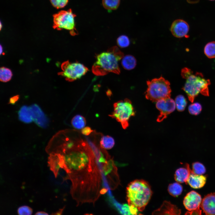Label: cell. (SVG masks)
<instances>
[{
    "label": "cell",
    "instance_id": "cell-1",
    "mask_svg": "<svg viewBox=\"0 0 215 215\" xmlns=\"http://www.w3.org/2000/svg\"><path fill=\"white\" fill-rule=\"evenodd\" d=\"M59 153L64 156L66 179L71 182L70 193L77 205L94 203L107 188L102 186V172L88 142L75 133L65 139Z\"/></svg>",
    "mask_w": 215,
    "mask_h": 215
},
{
    "label": "cell",
    "instance_id": "cell-2",
    "mask_svg": "<svg viewBox=\"0 0 215 215\" xmlns=\"http://www.w3.org/2000/svg\"><path fill=\"white\" fill-rule=\"evenodd\" d=\"M152 194L148 183L143 179H136L128 185L126 198L129 206L142 211L149 202Z\"/></svg>",
    "mask_w": 215,
    "mask_h": 215
},
{
    "label": "cell",
    "instance_id": "cell-3",
    "mask_svg": "<svg viewBox=\"0 0 215 215\" xmlns=\"http://www.w3.org/2000/svg\"><path fill=\"white\" fill-rule=\"evenodd\" d=\"M181 74L182 77L186 79L182 89L191 102H193L199 93L205 96L209 95L208 86L211 83L210 80L204 78L201 73L193 74L190 69L184 67L182 69Z\"/></svg>",
    "mask_w": 215,
    "mask_h": 215
},
{
    "label": "cell",
    "instance_id": "cell-4",
    "mask_svg": "<svg viewBox=\"0 0 215 215\" xmlns=\"http://www.w3.org/2000/svg\"><path fill=\"white\" fill-rule=\"evenodd\" d=\"M124 56L123 53L116 47L98 54L93 67V73L98 76L109 73L119 74V62Z\"/></svg>",
    "mask_w": 215,
    "mask_h": 215
},
{
    "label": "cell",
    "instance_id": "cell-5",
    "mask_svg": "<svg viewBox=\"0 0 215 215\" xmlns=\"http://www.w3.org/2000/svg\"><path fill=\"white\" fill-rule=\"evenodd\" d=\"M104 148H100L99 152L96 155L97 161L101 164L102 171L106 176L109 186L111 190L116 188L120 181L117 173V169L111 158Z\"/></svg>",
    "mask_w": 215,
    "mask_h": 215
},
{
    "label": "cell",
    "instance_id": "cell-6",
    "mask_svg": "<svg viewBox=\"0 0 215 215\" xmlns=\"http://www.w3.org/2000/svg\"><path fill=\"white\" fill-rule=\"evenodd\" d=\"M148 88L145 97L153 102L170 98L171 89L169 82L162 77L147 82Z\"/></svg>",
    "mask_w": 215,
    "mask_h": 215
},
{
    "label": "cell",
    "instance_id": "cell-7",
    "mask_svg": "<svg viewBox=\"0 0 215 215\" xmlns=\"http://www.w3.org/2000/svg\"><path fill=\"white\" fill-rule=\"evenodd\" d=\"M135 115L131 101L128 99L115 103L113 111L109 116L120 123L122 128L126 129L129 126L128 121Z\"/></svg>",
    "mask_w": 215,
    "mask_h": 215
},
{
    "label": "cell",
    "instance_id": "cell-8",
    "mask_svg": "<svg viewBox=\"0 0 215 215\" xmlns=\"http://www.w3.org/2000/svg\"><path fill=\"white\" fill-rule=\"evenodd\" d=\"M76 16L71 9L61 10L53 15V27L58 30L65 29L69 30L71 35H76L75 21Z\"/></svg>",
    "mask_w": 215,
    "mask_h": 215
},
{
    "label": "cell",
    "instance_id": "cell-9",
    "mask_svg": "<svg viewBox=\"0 0 215 215\" xmlns=\"http://www.w3.org/2000/svg\"><path fill=\"white\" fill-rule=\"evenodd\" d=\"M62 68L59 74L70 81L80 79L88 70L84 65L77 62H65L62 64Z\"/></svg>",
    "mask_w": 215,
    "mask_h": 215
},
{
    "label": "cell",
    "instance_id": "cell-10",
    "mask_svg": "<svg viewBox=\"0 0 215 215\" xmlns=\"http://www.w3.org/2000/svg\"><path fill=\"white\" fill-rule=\"evenodd\" d=\"M202 201L201 195L197 192L193 191L188 193L183 201L185 207L188 211L185 214H201L202 211L199 208Z\"/></svg>",
    "mask_w": 215,
    "mask_h": 215
},
{
    "label": "cell",
    "instance_id": "cell-11",
    "mask_svg": "<svg viewBox=\"0 0 215 215\" xmlns=\"http://www.w3.org/2000/svg\"><path fill=\"white\" fill-rule=\"evenodd\" d=\"M156 108L160 111L157 121L160 122L163 121L167 116L173 112L176 108L175 101L170 98L162 99L156 102Z\"/></svg>",
    "mask_w": 215,
    "mask_h": 215
},
{
    "label": "cell",
    "instance_id": "cell-12",
    "mask_svg": "<svg viewBox=\"0 0 215 215\" xmlns=\"http://www.w3.org/2000/svg\"><path fill=\"white\" fill-rule=\"evenodd\" d=\"M189 30V26L188 23L181 19H177L174 21L170 27V30L172 35L178 38L188 37L187 34Z\"/></svg>",
    "mask_w": 215,
    "mask_h": 215
},
{
    "label": "cell",
    "instance_id": "cell-13",
    "mask_svg": "<svg viewBox=\"0 0 215 215\" xmlns=\"http://www.w3.org/2000/svg\"><path fill=\"white\" fill-rule=\"evenodd\" d=\"M33 120L39 126L46 128L49 124V120L40 108L34 104L29 107Z\"/></svg>",
    "mask_w": 215,
    "mask_h": 215
},
{
    "label": "cell",
    "instance_id": "cell-14",
    "mask_svg": "<svg viewBox=\"0 0 215 215\" xmlns=\"http://www.w3.org/2000/svg\"><path fill=\"white\" fill-rule=\"evenodd\" d=\"M200 207L206 215H215V193L205 196L202 200Z\"/></svg>",
    "mask_w": 215,
    "mask_h": 215
},
{
    "label": "cell",
    "instance_id": "cell-15",
    "mask_svg": "<svg viewBox=\"0 0 215 215\" xmlns=\"http://www.w3.org/2000/svg\"><path fill=\"white\" fill-rule=\"evenodd\" d=\"M181 210L170 202L165 201L159 208L154 211L153 215H180Z\"/></svg>",
    "mask_w": 215,
    "mask_h": 215
},
{
    "label": "cell",
    "instance_id": "cell-16",
    "mask_svg": "<svg viewBox=\"0 0 215 215\" xmlns=\"http://www.w3.org/2000/svg\"><path fill=\"white\" fill-rule=\"evenodd\" d=\"M190 174L187 181L189 185L192 188L197 189L203 187L205 185L206 177L205 176L196 174L190 168Z\"/></svg>",
    "mask_w": 215,
    "mask_h": 215
},
{
    "label": "cell",
    "instance_id": "cell-17",
    "mask_svg": "<svg viewBox=\"0 0 215 215\" xmlns=\"http://www.w3.org/2000/svg\"><path fill=\"white\" fill-rule=\"evenodd\" d=\"M60 153L51 152L48 159V165L55 177L57 176L59 171L60 168Z\"/></svg>",
    "mask_w": 215,
    "mask_h": 215
},
{
    "label": "cell",
    "instance_id": "cell-18",
    "mask_svg": "<svg viewBox=\"0 0 215 215\" xmlns=\"http://www.w3.org/2000/svg\"><path fill=\"white\" fill-rule=\"evenodd\" d=\"M186 168H180L177 169L174 174V179L176 181L179 183L185 182L187 181L190 174L189 165L186 164Z\"/></svg>",
    "mask_w": 215,
    "mask_h": 215
},
{
    "label": "cell",
    "instance_id": "cell-19",
    "mask_svg": "<svg viewBox=\"0 0 215 215\" xmlns=\"http://www.w3.org/2000/svg\"><path fill=\"white\" fill-rule=\"evenodd\" d=\"M18 114L19 119L24 123H30L33 120L29 107L27 106L24 105L21 107Z\"/></svg>",
    "mask_w": 215,
    "mask_h": 215
},
{
    "label": "cell",
    "instance_id": "cell-20",
    "mask_svg": "<svg viewBox=\"0 0 215 215\" xmlns=\"http://www.w3.org/2000/svg\"><path fill=\"white\" fill-rule=\"evenodd\" d=\"M121 64L125 69L129 70L133 69L135 67L136 61L133 56L127 55L122 58Z\"/></svg>",
    "mask_w": 215,
    "mask_h": 215
},
{
    "label": "cell",
    "instance_id": "cell-21",
    "mask_svg": "<svg viewBox=\"0 0 215 215\" xmlns=\"http://www.w3.org/2000/svg\"><path fill=\"white\" fill-rule=\"evenodd\" d=\"M182 190V186L178 182L170 184L168 188L169 194L174 197H177L180 195Z\"/></svg>",
    "mask_w": 215,
    "mask_h": 215
},
{
    "label": "cell",
    "instance_id": "cell-22",
    "mask_svg": "<svg viewBox=\"0 0 215 215\" xmlns=\"http://www.w3.org/2000/svg\"><path fill=\"white\" fill-rule=\"evenodd\" d=\"M71 124L76 129H82L85 127L86 121L85 118L80 115H76L72 119Z\"/></svg>",
    "mask_w": 215,
    "mask_h": 215
},
{
    "label": "cell",
    "instance_id": "cell-23",
    "mask_svg": "<svg viewBox=\"0 0 215 215\" xmlns=\"http://www.w3.org/2000/svg\"><path fill=\"white\" fill-rule=\"evenodd\" d=\"M100 145L104 148L109 149L112 148L115 144L113 139L109 136H103L100 139Z\"/></svg>",
    "mask_w": 215,
    "mask_h": 215
},
{
    "label": "cell",
    "instance_id": "cell-24",
    "mask_svg": "<svg viewBox=\"0 0 215 215\" xmlns=\"http://www.w3.org/2000/svg\"><path fill=\"white\" fill-rule=\"evenodd\" d=\"M13 74L9 68L2 67L0 69V80L1 82H7L11 79Z\"/></svg>",
    "mask_w": 215,
    "mask_h": 215
},
{
    "label": "cell",
    "instance_id": "cell-25",
    "mask_svg": "<svg viewBox=\"0 0 215 215\" xmlns=\"http://www.w3.org/2000/svg\"><path fill=\"white\" fill-rule=\"evenodd\" d=\"M204 52L208 58H215V41L208 43L204 47Z\"/></svg>",
    "mask_w": 215,
    "mask_h": 215
},
{
    "label": "cell",
    "instance_id": "cell-26",
    "mask_svg": "<svg viewBox=\"0 0 215 215\" xmlns=\"http://www.w3.org/2000/svg\"><path fill=\"white\" fill-rule=\"evenodd\" d=\"M175 102L176 106L178 111H182L185 110L187 102L183 96L180 95L177 96L175 99Z\"/></svg>",
    "mask_w": 215,
    "mask_h": 215
},
{
    "label": "cell",
    "instance_id": "cell-27",
    "mask_svg": "<svg viewBox=\"0 0 215 215\" xmlns=\"http://www.w3.org/2000/svg\"><path fill=\"white\" fill-rule=\"evenodd\" d=\"M120 3V0H102L103 7L109 10L116 9L119 7Z\"/></svg>",
    "mask_w": 215,
    "mask_h": 215
},
{
    "label": "cell",
    "instance_id": "cell-28",
    "mask_svg": "<svg viewBox=\"0 0 215 215\" xmlns=\"http://www.w3.org/2000/svg\"><path fill=\"white\" fill-rule=\"evenodd\" d=\"M192 171L194 173L202 175L206 172V169L204 165L199 162H195L192 164Z\"/></svg>",
    "mask_w": 215,
    "mask_h": 215
},
{
    "label": "cell",
    "instance_id": "cell-29",
    "mask_svg": "<svg viewBox=\"0 0 215 215\" xmlns=\"http://www.w3.org/2000/svg\"><path fill=\"white\" fill-rule=\"evenodd\" d=\"M202 110V105L198 102H195L191 104L188 108V110L190 113L195 115L199 114Z\"/></svg>",
    "mask_w": 215,
    "mask_h": 215
},
{
    "label": "cell",
    "instance_id": "cell-30",
    "mask_svg": "<svg viewBox=\"0 0 215 215\" xmlns=\"http://www.w3.org/2000/svg\"><path fill=\"white\" fill-rule=\"evenodd\" d=\"M117 45L121 48H125L128 46L130 44L128 37L125 35L119 36L117 40Z\"/></svg>",
    "mask_w": 215,
    "mask_h": 215
},
{
    "label": "cell",
    "instance_id": "cell-31",
    "mask_svg": "<svg viewBox=\"0 0 215 215\" xmlns=\"http://www.w3.org/2000/svg\"><path fill=\"white\" fill-rule=\"evenodd\" d=\"M52 6L56 9L62 8L67 4L68 0H50Z\"/></svg>",
    "mask_w": 215,
    "mask_h": 215
},
{
    "label": "cell",
    "instance_id": "cell-32",
    "mask_svg": "<svg viewBox=\"0 0 215 215\" xmlns=\"http://www.w3.org/2000/svg\"><path fill=\"white\" fill-rule=\"evenodd\" d=\"M32 213V209L27 206H21L17 210V213L19 215H31Z\"/></svg>",
    "mask_w": 215,
    "mask_h": 215
},
{
    "label": "cell",
    "instance_id": "cell-33",
    "mask_svg": "<svg viewBox=\"0 0 215 215\" xmlns=\"http://www.w3.org/2000/svg\"><path fill=\"white\" fill-rule=\"evenodd\" d=\"M93 132V130L89 127H84L81 130L82 133L86 136L89 135Z\"/></svg>",
    "mask_w": 215,
    "mask_h": 215
},
{
    "label": "cell",
    "instance_id": "cell-34",
    "mask_svg": "<svg viewBox=\"0 0 215 215\" xmlns=\"http://www.w3.org/2000/svg\"><path fill=\"white\" fill-rule=\"evenodd\" d=\"M19 98V95H16L11 97L10 99L9 103L14 105L18 100Z\"/></svg>",
    "mask_w": 215,
    "mask_h": 215
},
{
    "label": "cell",
    "instance_id": "cell-35",
    "mask_svg": "<svg viewBox=\"0 0 215 215\" xmlns=\"http://www.w3.org/2000/svg\"><path fill=\"white\" fill-rule=\"evenodd\" d=\"M64 208H62L61 209H60L59 211H57L56 212L52 213V215H61L62 214V211Z\"/></svg>",
    "mask_w": 215,
    "mask_h": 215
},
{
    "label": "cell",
    "instance_id": "cell-36",
    "mask_svg": "<svg viewBox=\"0 0 215 215\" xmlns=\"http://www.w3.org/2000/svg\"><path fill=\"white\" fill-rule=\"evenodd\" d=\"M199 0H187L188 3L190 4H194L198 3Z\"/></svg>",
    "mask_w": 215,
    "mask_h": 215
},
{
    "label": "cell",
    "instance_id": "cell-37",
    "mask_svg": "<svg viewBox=\"0 0 215 215\" xmlns=\"http://www.w3.org/2000/svg\"><path fill=\"white\" fill-rule=\"evenodd\" d=\"M49 214L47 213L42 211H38L36 213H35V215H48Z\"/></svg>",
    "mask_w": 215,
    "mask_h": 215
},
{
    "label": "cell",
    "instance_id": "cell-38",
    "mask_svg": "<svg viewBox=\"0 0 215 215\" xmlns=\"http://www.w3.org/2000/svg\"><path fill=\"white\" fill-rule=\"evenodd\" d=\"M3 52V48L1 45H0V54H1Z\"/></svg>",
    "mask_w": 215,
    "mask_h": 215
},
{
    "label": "cell",
    "instance_id": "cell-39",
    "mask_svg": "<svg viewBox=\"0 0 215 215\" xmlns=\"http://www.w3.org/2000/svg\"><path fill=\"white\" fill-rule=\"evenodd\" d=\"M209 0L211 1H214L215 0Z\"/></svg>",
    "mask_w": 215,
    "mask_h": 215
}]
</instances>
